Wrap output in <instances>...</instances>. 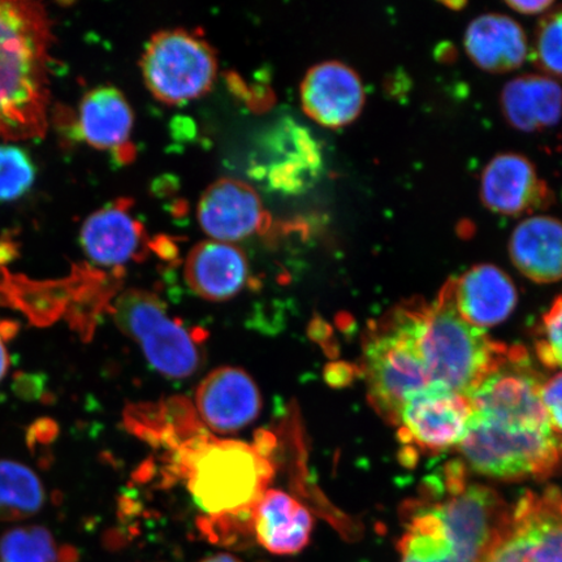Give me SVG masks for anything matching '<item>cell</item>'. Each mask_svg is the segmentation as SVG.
<instances>
[{"mask_svg":"<svg viewBox=\"0 0 562 562\" xmlns=\"http://www.w3.org/2000/svg\"><path fill=\"white\" fill-rule=\"evenodd\" d=\"M166 477L187 484L205 516L250 515L276 473L271 453L258 445L216 439L209 431L166 456Z\"/></svg>","mask_w":562,"mask_h":562,"instance_id":"cell-1","label":"cell"},{"mask_svg":"<svg viewBox=\"0 0 562 562\" xmlns=\"http://www.w3.org/2000/svg\"><path fill=\"white\" fill-rule=\"evenodd\" d=\"M400 562H477L502 533V518L482 492L462 488L446 495L422 492L402 509Z\"/></svg>","mask_w":562,"mask_h":562,"instance_id":"cell-2","label":"cell"},{"mask_svg":"<svg viewBox=\"0 0 562 562\" xmlns=\"http://www.w3.org/2000/svg\"><path fill=\"white\" fill-rule=\"evenodd\" d=\"M407 307L431 385L469 396L508 361L512 347L492 340L484 329L462 318L456 305L453 279L431 304L414 299L407 301Z\"/></svg>","mask_w":562,"mask_h":562,"instance_id":"cell-3","label":"cell"},{"mask_svg":"<svg viewBox=\"0 0 562 562\" xmlns=\"http://www.w3.org/2000/svg\"><path fill=\"white\" fill-rule=\"evenodd\" d=\"M47 63L44 12L31 3L0 0V139L42 135Z\"/></svg>","mask_w":562,"mask_h":562,"instance_id":"cell-4","label":"cell"},{"mask_svg":"<svg viewBox=\"0 0 562 562\" xmlns=\"http://www.w3.org/2000/svg\"><path fill=\"white\" fill-rule=\"evenodd\" d=\"M460 448L470 468L497 480H543L562 468V437L540 422L473 412Z\"/></svg>","mask_w":562,"mask_h":562,"instance_id":"cell-5","label":"cell"},{"mask_svg":"<svg viewBox=\"0 0 562 562\" xmlns=\"http://www.w3.org/2000/svg\"><path fill=\"white\" fill-rule=\"evenodd\" d=\"M362 372L370 404L393 426L397 425L407 400L431 386L414 339L406 302L369 326L363 340Z\"/></svg>","mask_w":562,"mask_h":562,"instance_id":"cell-6","label":"cell"},{"mask_svg":"<svg viewBox=\"0 0 562 562\" xmlns=\"http://www.w3.org/2000/svg\"><path fill=\"white\" fill-rule=\"evenodd\" d=\"M114 319L124 335L138 344L159 374L188 378L202 367L199 335L172 318L156 294L140 290L124 292L115 302Z\"/></svg>","mask_w":562,"mask_h":562,"instance_id":"cell-7","label":"cell"},{"mask_svg":"<svg viewBox=\"0 0 562 562\" xmlns=\"http://www.w3.org/2000/svg\"><path fill=\"white\" fill-rule=\"evenodd\" d=\"M140 69L146 88L159 102L180 104L196 100L214 86L217 58L199 34L170 30L147 42Z\"/></svg>","mask_w":562,"mask_h":562,"instance_id":"cell-8","label":"cell"},{"mask_svg":"<svg viewBox=\"0 0 562 562\" xmlns=\"http://www.w3.org/2000/svg\"><path fill=\"white\" fill-rule=\"evenodd\" d=\"M323 171L321 146L304 126L283 119L267 130L251 153L252 180L272 192L304 193Z\"/></svg>","mask_w":562,"mask_h":562,"instance_id":"cell-9","label":"cell"},{"mask_svg":"<svg viewBox=\"0 0 562 562\" xmlns=\"http://www.w3.org/2000/svg\"><path fill=\"white\" fill-rule=\"evenodd\" d=\"M473 417L470 398L431 385L404 404L396 427L398 439L412 452L440 453L460 446Z\"/></svg>","mask_w":562,"mask_h":562,"instance_id":"cell-10","label":"cell"},{"mask_svg":"<svg viewBox=\"0 0 562 562\" xmlns=\"http://www.w3.org/2000/svg\"><path fill=\"white\" fill-rule=\"evenodd\" d=\"M261 409V392L243 369H215L196 390L195 411L202 424L215 432L240 431L258 418Z\"/></svg>","mask_w":562,"mask_h":562,"instance_id":"cell-11","label":"cell"},{"mask_svg":"<svg viewBox=\"0 0 562 562\" xmlns=\"http://www.w3.org/2000/svg\"><path fill=\"white\" fill-rule=\"evenodd\" d=\"M481 200L496 214L518 216L550 206L553 195L530 159L521 154L503 153L484 167Z\"/></svg>","mask_w":562,"mask_h":562,"instance_id":"cell-12","label":"cell"},{"mask_svg":"<svg viewBox=\"0 0 562 562\" xmlns=\"http://www.w3.org/2000/svg\"><path fill=\"white\" fill-rule=\"evenodd\" d=\"M367 93L361 77L341 61L314 66L301 86L306 115L327 128H342L361 115Z\"/></svg>","mask_w":562,"mask_h":562,"instance_id":"cell-13","label":"cell"},{"mask_svg":"<svg viewBox=\"0 0 562 562\" xmlns=\"http://www.w3.org/2000/svg\"><path fill=\"white\" fill-rule=\"evenodd\" d=\"M199 222L210 240L235 244L262 229L266 210L248 182L221 179L202 194Z\"/></svg>","mask_w":562,"mask_h":562,"instance_id":"cell-14","label":"cell"},{"mask_svg":"<svg viewBox=\"0 0 562 562\" xmlns=\"http://www.w3.org/2000/svg\"><path fill=\"white\" fill-rule=\"evenodd\" d=\"M186 280L196 296L213 302L234 299L249 281V262L235 244L206 240L189 252Z\"/></svg>","mask_w":562,"mask_h":562,"instance_id":"cell-15","label":"cell"},{"mask_svg":"<svg viewBox=\"0 0 562 562\" xmlns=\"http://www.w3.org/2000/svg\"><path fill=\"white\" fill-rule=\"evenodd\" d=\"M124 424L136 438L153 448L165 449L166 456L207 431L195 407L182 396L128 406Z\"/></svg>","mask_w":562,"mask_h":562,"instance_id":"cell-16","label":"cell"},{"mask_svg":"<svg viewBox=\"0 0 562 562\" xmlns=\"http://www.w3.org/2000/svg\"><path fill=\"white\" fill-rule=\"evenodd\" d=\"M453 279L457 308L477 328L496 326L515 311L518 294L512 279L494 265H477Z\"/></svg>","mask_w":562,"mask_h":562,"instance_id":"cell-17","label":"cell"},{"mask_svg":"<svg viewBox=\"0 0 562 562\" xmlns=\"http://www.w3.org/2000/svg\"><path fill=\"white\" fill-rule=\"evenodd\" d=\"M465 52L484 72L507 74L524 65L530 47L524 27L503 13H484L470 23Z\"/></svg>","mask_w":562,"mask_h":562,"instance_id":"cell-18","label":"cell"},{"mask_svg":"<svg viewBox=\"0 0 562 562\" xmlns=\"http://www.w3.org/2000/svg\"><path fill=\"white\" fill-rule=\"evenodd\" d=\"M510 529L531 562H562V492H526L512 510Z\"/></svg>","mask_w":562,"mask_h":562,"instance_id":"cell-19","label":"cell"},{"mask_svg":"<svg viewBox=\"0 0 562 562\" xmlns=\"http://www.w3.org/2000/svg\"><path fill=\"white\" fill-rule=\"evenodd\" d=\"M314 519L296 498L279 490H267L255 513V539L265 550L292 557L311 543Z\"/></svg>","mask_w":562,"mask_h":562,"instance_id":"cell-20","label":"cell"},{"mask_svg":"<svg viewBox=\"0 0 562 562\" xmlns=\"http://www.w3.org/2000/svg\"><path fill=\"white\" fill-rule=\"evenodd\" d=\"M145 240L144 228L128 206L111 205L95 211L81 229L80 241L91 262L116 267L136 259Z\"/></svg>","mask_w":562,"mask_h":562,"instance_id":"cell-21","label":"cell"},{"mask_svg":"<svg viewBox=\"0 0 562 562\" xmlns=\"http://www.w3.org/2000/svg\"><path fill=\"white\" fill-rule=\"evenodd\" d=\"M513 265L536 283L562 279V222L548 215L526 217L509 240Z\"/></svg>","mask_w":562,"mask_h":562,"instance_id":"cell-22","label":"cell"},{"mask_svg":"<svg viewBox=\"0 0 562 562\" xmlns=\"http://www.w3.org/2000/svg\"><path fill=\"white\" fill-rule=\"evenodd\" d=\"M502 114L518 131L540 132L562 117V87L546 75H524L510 80L501 95Z\"/></svg>","mask_w":562,"mask_h":562,"instance_id":"cell-23","label":"cell"},{"mask_svg":"<svg viewBox=\"0 0 562 562\" xmlns=\"http://www.w3.org/2000/svg\"><path fill=\"white\" fill-rule=\"evenodd\" d=\"M133 111L121 90L100 87L83 97L79 130L83 139L98 149L115 150L130 139Z\"/></svg>","mask_w":562,"mask_h":562,"instance_id":"cell-24","label":"cell"},{"mask_svg":"<svg viewBox=\"0 0 562 562\" xmlns=\"http://www.w3.org/2000/svg\"><path fill=\"white\" fill-rule=\"evenodd\" d=\"M46 492L31 468L12 460H0V521H20L44 507Z\"/></svg>","mask_w":562,"mask_h":562,"instance_id":"cell-25","label":"cell"},{"mask_svg":"<svg viewBox=\"0 0 562 562\" xmlns=\"http://www.w3.org/2000/svg\"><path fill=\"white\" fill-rule=\"evenodd\" d=\"M72 547L59 544L42 526H20L0 538V562H76Z\"/></svg>","mask_w":562,"mask_h":562,"instance_id":"cell-26","label":"cell"},{"mask_svg":"<svg viewBox=\"0 0 562 562\" xmlns=\"http://www.w3.org/2000/svg\"><path fill=\"white\" fill-rule=\"evenodd\" d=\"M530 53L540 72L562 80V5L552 7L539 21Z\"/></svg>","mask_w":562,"mask_h":562,"instance_id":"cell-27","label":"cell"},{"mask_svg":"<svg viewBox=\"0 0 562 562\" xmlns=\"http://www.w3.org/2000/svg\"><path fill=\"white\" fill-rule=\"evenodd\" d=\"M35 181V166L30 154L12 144H0V202L21 199Z\"/></svg>","mask_w":562,"mask_h":562,"instance_id":"cell-28","label":"cell"},{"mask_svg":"<svg viewBox=\"0 0 562 562\" xmlns=\"http://www.w3.org/2000/svg\"><path fill=\"white\" fill-rule=\"evenodd\" d=\"M537 353L546 367L562 368V296L554 300L543 318V339Z\"/></svg>","mask_w":562,"mask_h":562,"instance_id":"cell-29","label":"cell"},{"mask_svg":"<svg viewBox=\"0 0 562 562\" xmlns=\"http://www.w3.org/2000/svg\"><path fill=\"white\" fill-rule=\"evenodd\" d=\"M477 562H531L521 539L510 529V524L497 542Z\"/></svg>","mask_w":562,"mask_h":562,"instance_id":"cell-30","label":"cell"},{"mask_svg":"<svg viewBox=\"0 0 562 562\" xmlns=\"http://www.w3.org/2000/svg\"><path fill=\"white\" fill-rule=\"evenodd\" d=\"M540 397L554 431L562 437V372L542 384Z\"/></svg>","mask_w":562,"mask_h":562,"instance_id":"cell-31","label":"cell"},{"mask_svg":"<svg viewBox=\"0 0 562 562\" xmlns=\"http://www.w3.org/2000/svg\"><path fill=\"white\" fill-rule=\"evenodd\" d=\"M16 333L18 327L13 325V323H0V382L3 381L10 369V356L5 347V341L10 340Z\"/></svg>","mask_w":562,"mask_h":562,"instance_id":"cell-32","label":"cell"},{"mask_svg":"<svg viewBox=\"0 0 562 562\" xmlns=\"http://www.w3.org/2000/svg\"><path fill=\"white\" fill-rule=\"evenodd\" d=\"M507 5L510 10L516 11L518 13H522V15H539V13H544L550 11L553 7V2H548V0H533V2H521V0H517V2H507Z\"/></svg>","mask_w":562,"mask_h":562,"instance_id":"cell-33","label":"cell"},{"mask_svg":"<svg viewBox=\"0 0 562 562\" xmlns=\"http://www.w3.org/2000/svg\"><path fill=\"white\" fill-rule=\"evenodd\" d=\"M200 562H243L240 559L229 553H216L213 557L201 560Z\"/></svg>","mask_w":562,"mask_h":562,"instance_id":"cell-34","label":"cell"},{"mask_svg":"<svg viewBox=\"0 0 562 562\" xmlns=\"http://www.w3.org/2000/svg\"><path fill=\"white\" fill-rule=\"evenodd\" d=\"M445 4H446V7H448V9H454V10H460V9H462V7L467 5V3H463V2H457V3L447 2Z\"/></svg>","mask_w":562,"mask_h":562,"instance_id":"cell-35","label":"cell"}]
</instances>
